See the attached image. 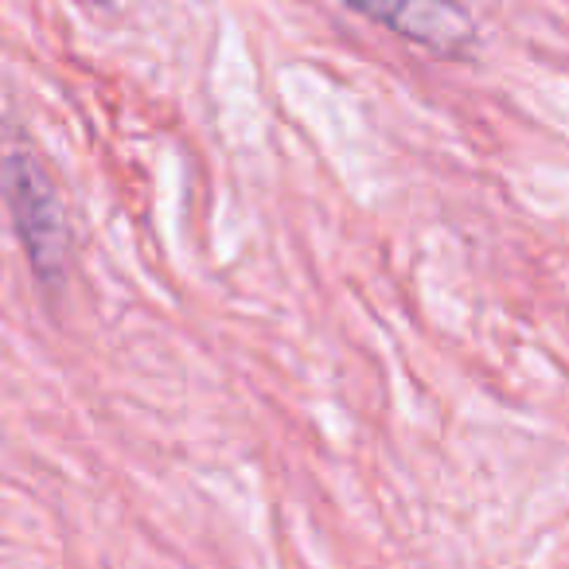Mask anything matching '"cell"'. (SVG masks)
I'll list each match as a JSON object with an SVG mask.
<instances>
[{"label": "cell", "instance_id": "obj_2", "mask_svg": "<svg viewBox=\"0 0 569 569\" xmlns=\"http://www.w3.org/2000/svg\"><path fill=\"white\" fill-rule=\"evenodd\" d=\"M340 4L437 59H468L480 43V28L457 0H340Z\"/></svg>", "mask_w": 569, "mask_h": 569}, {"label": "cell", "instance_id": "obj_1", "mask_svg": "<svg viewBox=\"0 0 569 569\" xmlns=\"http://www.w3.org/2000/svg\"><path fill=\"white\" fill-rule=\"evenodd\" d=\"M4 203H9L12 227L28 253V266L40 277L43 289H59L71 261V222L59 199L56 180L40 157L32 152H9L4 157Z\"/></svg>", "mask_w": 569, "mask_h": 569}]
</instances>
